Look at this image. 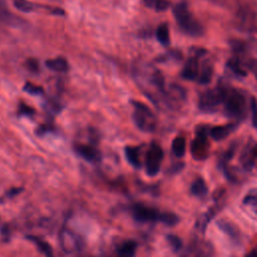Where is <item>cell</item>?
Wrapping results in <instances>:
<instances>
[{
	"label": "cell",
	"instance_id": "18",
	"mask_svg": "<svg viewBox=\"0 0 257 257\" xmlns=\"http://www.w3.org/2000/svg\"><path fill=\"white\" fill-rule=\"evenodd\" d=\"M26 238L29 241H31L32 243H34L37 246V248L39 249V251L45 255V257H54L53 250H52L51 246L46 241H44L34 235H28V236H26Z\"/></svg>",
	"mask_w": 257,
	"mask_h": 257
},
{
	"label": "cell",
	"instance_id": "29",
	"mask_svg": "<svg viewBox=\"0 0 257 257\" xmlns=\"http://www.w3.org/2000/svg\"><path fill=\"white\" fill-rule=\"evenodd\" d=\"M35 110L30 107L29 105L25 104L24 102H21L19 105V109H18V114L19 115H32L34 114Z\"/></svg>",
	"mask_w": 257,
	"mask_h": 257
},
{
	"label": "cell",
	"instance_id": "11",
	"mask_svg": "<svg viewBox=\"0 0 257 257\" xmlns=\"http://www.w3.org/2000/svg\"><path fill=\"white\" fill-rule=\"evenodd\" d=\"M240 162L244 169L251 170L257 163V145L248 144L243 150L240 158Z\"/></svg>",
	"mask_w": 257,
	"mask_h": 257
},
{
	"label": "cell",
	"instance_id": "2",
	"mask_svg": "<svg viewBox=\"0 0 257 257\" xmlns=\"http://www.w3.org/2000/svg\"><path fill=\"white\" fill-rule=\"evenodd\" d=\"M246 97L238 89L227 87L223 102L224 113L231 118L240 119L246 112Z\"/></svg>",
	"mask_w": 257,
	"mask_h": 257
},
{
	"label": "cell",
	"instance_id": "24",
	"mask_svg": "<svg viewBox=\"0 0 257 257\" xmlns=\"http://www.w3.org/2000/svg\"><path fill=\"white\" fill-rule=\"evenodd\" d=\"M13 4L19 11L22 12H30L40 7V5L32 3L28 0H13Z\"/></svg>",
	"mask_w": 257,
	"mask_h": 257
},
{
	"label": "cell",
	"instance_id": "16",
	"mask_svg": "<svg viewBox=\"0 0 257 257\" xmlns=\"http://www.w3.org/2000/svg\"><path fill=\"white\" fill-rule=\"evenodd\" d=\"M21 20L9 11L4 0H0V21L11 25H19L22 22Z\"/></svg>",
	"mask_w": 257,
	"mask_h": 257
},
{
	"label": "cell",
	"instance_id": "1",
	"mask_svg": "<svg viewBox=\"0 0 257 257\" xmlns=\"http://www.w3.org/2000/svg\"><path fill=\"white\" fill-rule=\"evenodd\" d=\"M173 14L183 32L193 37H198L203 34L204 28L202 24L191 13L185 2L176 4L173 8Z\"/></svg>",
	"mask_w": 257,
	"mask_h": 257
},
{
	"label": "cell",
	"instance_id": "17",
	"mask_svg": "<svg viewBox=\"0 0 257 257\" xmlns=\"http://www.w3.org/2000/svg\"><path fill=\"white\" fill-rule=\"evenodd\" d=\"M138 243L134 240H127L117 247V257H134L137 251Z\"/></svg>",
	"mask_w": 257,
	"mask_h": 257
},
{
	"label": "cell",
	"instance_id": "3",
	"mask_svg": "<svg viewBox=\"0 0 257 257\" xmlns=\"http://www.w3.org/2000/svg\"><path fill=\"white\" fill-rule=\"evenodd\" d=\"M131 102L134 106L133 119L136 125L145 133L154 132L157 127V118L151 108L138 100H132Z\"/></svg>",
	"mask_w": 257,
	"mask_h": 257
},
{
	"label": "cell",
	"instance_id": "12",
	"mask_svg": "<svg viewBox=\"0 0 257 257\" xmlns=\"http://www.w3.org/2000/svg\"><path fill=\"white\" fill-rule=\"evenodd\" d=\"M217 226L221 231H223L230 239L234 242H240L241 240V232L239 228L228 219H219L217 221Z\"/></svg>",
	"mask_w": 257,
	"mask_h": 257
},
{
	"label": "cell",
	"instance_id": "19",
	"mask_svg": "<svg viewBox=\"0 0 257 257\" xmlns=\"http://www.w3.org/2000/svg\"><path fill=\"white\" fill-rule=\"evenodd\" d=\"M45 64L49 69H52L54 71L66 72L68 70V62L64 57H61V56L52 58V59H48L45 62Z\"/></svg>",
	"mask_w": 257,
	"mask_h": 257
},
{
	"label": "cell",
	"instance_id": "33",
	"mask_svg": "<svg viewBox=\"0 0 257 257\" xmlns=\"http://www.w3.org/2000/svg\"><path fill=\"white\" fill-rule=\"evenodd\" d=\"M22 191H23V188H20V187H18V188H11L10 190H8L6 192V196L9 197V198H12V197L20 194V192H22Z\"/></svg>",
	"mask_w": 257,
	"mask_h": 257
},
{
	"label": "cell",
	"instance_id": "31",
	"mask_svg": "<svg viewBox=\"0 0 257 257\" xmlns=\"http://www.w3.org/2000/svg\"><path fill=\"white\" fill-rule=\"evenodd\" d=\"M251 111H252V123L257 130V101L252 99L251 101Z\"/></svg>",
	"mask_w": 257,
	"mask_h": 257
},
{
	"label": "cell",
	"instance_id": "9",
	"mask_svg": "<svg viewBox=\"0 0 257 257\" xmlns=\"http://www.w3.org/2000/svg\"><path fill=\"white\" fill-rule=\"evenodd\" d=\"M208 133L204 127H201L200 131L197 133L196 138L193 140L191 144V154L195 160L202 161L209 156L210 146L207 137Z\"/></svg>",
	"mask_w": 257,
	"mask_h": 257
},
{
	"label": "cell",
	"instance_id": "37",
	"mask_svg": "<svg viewBox=\"0 0 257 257\" xmlns=\"http://www.w3.org/2000/svg\"><path fill=\"white\" fill-rule=\"evenodd\" d=\"M2 202H3V201H2V199H0V204H1Z\"/></svg>",
	"mask_w": 257,
	"mask_h": 257
},
{
	"label": "cell",
	"instance_id": "25",
	"mask_svg": "<svg viewBox=\"0 0 257 257\" xmlns=\"http://www.w3.org/2000/svg\"><path fill=\"white\" fill-rule=\"evenodd\" d=\"M180 219L179 217L171 212H163V216H162V220L161 222L167 226H175L179 223Z\"/></svg>",
	"mask_w": 257,
	"mask_h": 257
},
{
	"label": "cell",
	"instance_id": "6",
	"mask_svg": "<svg viewBox=\"0 0 257 257\" xmlns=\"http://www.w3.org/2000/svg\"><path fill=\"white\" fill-rule=\"evenodd\" d=\"M131 213L133 218L140 223L148 222H161L163 212L158 209L144 205V204H134L131 207Z\"/></svg>",
	"mask_w": 257,
	"mask_h": 257
},
{
	"label": "cell",
	"instance_id": "30",
	"mask_svg": "<svg viewBox=\"0 0 257 257\" xmlns=\"http://www.w3.org/2000/svg\"><path fill=\"white\" fill-rule=\"evenodd\" d=\"M170 1L168 0H157L154 6V9L157 11H165L169 8Z\"/></svg>",
	"mask_w": 257,
	"mask_h": 257
},
{
	"label": "cell",
	"instance_id": "34",
	"mask_svg": "<svg viewBox=\"0 0 257 257\" xmlns=\"http://www.w3.org/2000/svg\"><path fill=\"white\" fill-rule=\"evenodd\" d=\"M245 257H257V245L251 251H249Z\"/></svg>",
	"mask_w": 257,
	"mask_h": 257
},
{
	"label": "cell",
	"instance_id": "15",
	"mask_svg": "<svg viewBox=\"0 0 257 257\" xmlns=\"http://www.w3.org/2000/svg\"><path fill=\"white\" fill-rule=\"evenodd\" d=\"M124 155L127 162L136 169H140L142 167L141 157H140V147L127 146L124 149Z\"/></svg>",
	"mask_w": 257,
	"mask_h": 257
},
{
	"label": "cell",
	"instance_id": "5",
	"mask_svg": "<svg viewBox=\"0 0 257 257\" xmlns=\"http://www.w3.org/2000/svg\"><path fill=\"white\" fill-rule=\"evenodd\" d=\"M214 254V246L210 241L194 238L184 249L182 257H213Z\"/></svg>",
	"mask_w": 257,
	"mask_h": 257
},
{
	"label": "cell",
	"instance_id": "23",
	"mask_svg": "<svg viewBox=\"0 0 257 257\" xmlns=\"http://www.w3.org/2000/svg\"><path fill=\"white\" fill-rule=\"evenodd\" d=\"M157 39L163 44L167 45L170 42V32H169V27L167 23H162L158 26L157 31H156Z\"/></svg>",
	"mask_w": 257,
	"mask_h": 257
},
{
	"label": "cell",
	"instance_id": "22",
	"mask_svg": "<svg viewBox=\"0 0 257 257\" xmlns=\"http://www.w3.org/2000/svg\"><path fill=\"white\" fill-rule=\"evenodd\" d=\"M172 150L176 157L182 158L186 152V140L184 137L179 136L174 139L172 144Z\"/></svg>",
	"mask_w": 257,
	"mask_h": 257
},
{
	"label": "cell",
	"instance_id": "10",
	"mask_svg": "<svg viewBox=\"0 0 257 257\" xmlns=\"http://www.w3.org/2000/svg\"><path fill=\"white\" fill-rule=\"evenodd\" d=\"M73 150L78 156L89 163L96 164L101 160V153L92 145L77 143L73 145Z\"/></svg>",
	"mask_w": 257,
	"mask_h": 257
},
{
	"label": "cell",
	"instance_id": "13",
	"mask_svg": "<svg viewBox=\"0 0 257 257\" xmlns=\"http://www.w3.org/2000/svg\"><path fill=\"white\" fill-rule=\"evenodd\" d=\"M200 72V64L197 57H191L189 60H187L183 70H182V76L185 79L193 80L197 79Z\"/></svg>",
	"mask_w": 257,
	"mask_h": 257
},
{
	"label": "cell",
	"instance_id": "14",
	"mask_svg": "<svg viewBox=\"0 0 257 257\" xmlns=\"http://www.w3.org/2000/svg\"><path fill=\"white\" fill-rule=\"evenodd\" d=\"M237 124L235 122L224 124V125H216L210 128L209 135L211 136L212 139L215 141H222L226 139L233 131L236 128Z\"/></svg>",
	"mask_w": 257,
	"mask_h": 257
},
{
	"label": "cell",
	"instance_id": "35",
	"mask_svg": "<svg viewBox=\"0 0 257 257\" xmlns=\"http://www.w3.org/2000/svg\"><path fill=\"white\" fill-rule=\"evenodd\" d=\"M245 202L249 203H257V195H250L245 199Z\"/></svg>",
	"mask_w": 257,
	"mask_h": 257
},
{
	"label": "cell",
	"instance_id": "26",
	"mask_svg": "<svg viewBox=\"0 0 257 257\" xmlns=\"http://www.w3.org/2000/svg\"><path fill=\"white\" fill-rule=\"evenodd\" d=\"M167 241L169 243V245L171 246V248L174 250V251H179L182 249L183 247V242L181 240L180 237H178L177 235H174V234H170L167 236Z\"/></svg>",
	"mask_w": 257,
	"mask_h": 257
},
{
	"label": "cell",
	"instance_id": "4",
	"mask_svg": "<svg viewBox=\"0 0 257 257\" xmlns=\"http://www.w3.org/2000/svg\"><path fill=\"white\" fill-rule=\"evenodd\" d=\"M227 87L218 85L205 90L199 98V108L204 112H214L223 104Z\"/></svg>",
	"mask_w": 257,
	"mask_h": 257
},
{
	"label": "cell",
	"instance_id": "36",
	"mask_svg": "<svg viewBox=\"0 0 257 257\" xmlns=\"http://www.w3.org/2000/svg\"><path fill=\"white\" fill-rule=\"evenodd\" d=\"M156 1H157V0H144V3H145L146 6H148V7H150V8H154Z\"/></svg>",
	"mask_w": 257,
	"mask_h": 257
},
{
	"label": "cell",
	"instance_id": "27",
	"mask_svg": "<svg viewBox=\"0 0 257 257\" xmlns=\"http://www.w3.org/2000/svg\"><path fill=\"white\" fill-rule=\"evenodd\" d=\"M228 66L230 67L231 70H233L235 73L239 74V75H245V71L242 68V65L240 63V61L236 58H232L229 60L228 62Z\"/></svg>",
	"mask_w": 257,
	"mask_h": 257
},
{
	"label": "cell",
	"instance_id": "8",
	"mask_svg": "<svg viewBox=\"0 0 257 257\" xmlns=\"http://www.w3.org/2000/svg\"><path fill=\"white\" fill-rule=\"evenodd\" d=\"M59 243L61 248L67 253L80 251L83 247L82 239L66 227H63L59 232Z\"/></svg>",
	"mask_w": 257,
	"mask_h": 257
},
{
	"label": "cell",
	"instance_id": "21",
	"mask_svg": "<svg viewBox=\"0 0 257 257\" xmlns=\"http://www.w3.org/2000/svg\"><path fill=\"white\" fill-rule=\"evenodd\" d=\"M212 74H213V68L209 63H205L203 65H201L200 67V72L198 75V82L202 83V84H206L209 83L212 79Z\"/></svg>",
	"mask_w": 257,
	"mask_h": 257
},
{
	"label": "cell",
	"instance_id": "28",
	"mask_svg": "<svg viewBox=\"0 0 257 257\" xmlns=\"http://www.w3.org/2000/svg\"><path fill=\"white\" fill-rule=\"evenodd\" d=\"M23 89H24L27 93H30V94L39 95V94H42V93H43V88H42L41 86L32 84L31 82H26V83L24 84V86H23Z\"/></svg>",
	"mask_w": 257,
	"mask_h": 257
},
{
	"label": "cell",
	"instance_id": "20",
	"mask_svg": "<svg viewBox=\"0 0 257 257\" xmlns=\"http://www.w3.org/2000/svg\"><path fill=\"white\" fill-rule=\"evenodd\" d=\"M191 193L196 197H204L208 193V187L202 178H197L191 185Z\"/></svg>",
	"mask_w": 257,
	"mask_h": 257
},
{
	"label": "cell",
	"instance_id": "7",
	"mask_svg": "<svg viewBox=\"0 0 257 257\" xmlns=\"http://www.w3.org/2000/svg\"><path fill=\"white\" fill-rule=\"evenodd\" d=\"M163 159L164 152L162 148L158 144L153 143L147 152L145 160V167L148 176L154 177L160 172Z\"/></svg>",
	"mask_w": 257,
	"mask_h": 257
},
{
	"label": "cell",
	"instance_id": "32",
	"mask_svg": "<svg viewBox=\"0 0 257 257\" xmlns=\"http://www.w3.org/2000/svg\"><path fill=\"white\" fill-rule=\"evenodd\" d=\"M27 67H28L30 70L36 72V71H38V68H39L38 62H37L35 59H28V60H27Z\"/></svg>",
	"mask_w": 257,
	"mask_h": 257
}]
</instances>
